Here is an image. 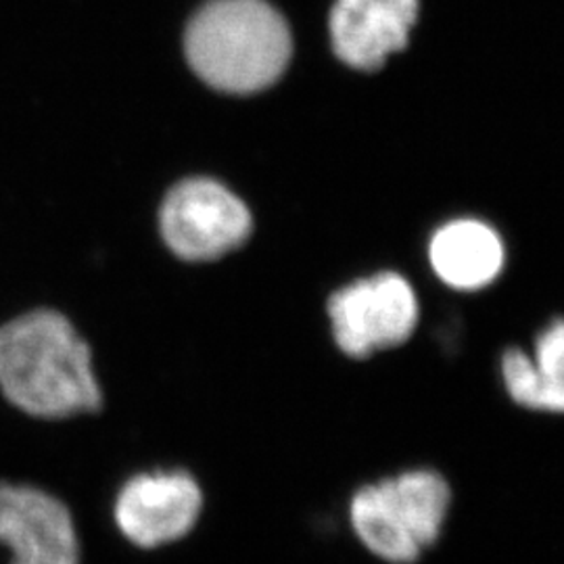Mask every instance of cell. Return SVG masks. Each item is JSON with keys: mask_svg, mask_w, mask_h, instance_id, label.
<instances>
[{"mask_svg": "<svg viewBox=\"0 0 564 564\" xmlns=\"http://www.w3.org/2000/svg\"><path fill=\"white\" fill-rule=\"evenodd\" d=\"M0 389L36 419H69L101 408L90 349L72 323L36 310L0 326Z\"/></svg>", "mask_w": 564, "mask_h": 564, "instance_id": "cell-1", "label": "cell"}, {"mask_svg": "<svg viewBox=\"0 0 564 564\" xmlns=\"http://www.w3.org/2000/svg\"><path fill=\"white\" fill-rule=\"evenodd\" d=\"M184 53L212 88L253 95L284 74L293 39L289 23L265 0H209L186 28Z\"/></svg>", "mask_w": 564, "mask_h": 564, "instance_id": "cell-2", "label": "cell"}, {"mask_svg": "<svg viewBox=\"0 0 564 564\" xmlns=\"http://www.w3.org/2000/svg\"><path fill=\"white\" fill-rule=\"evenodd\" d=\"M454 510L444 473L416 466L362 484L349 496L345 517L351 535L383 564H421L442 544Z\"/></svg>", "mask_w": 564, "mask_h": 564, "instance_id": "cell-3", "label": "cell"}, {"mask_svg": "<svg viewBox=\"0 0 564 564\" xmlns=\"http://www.w3.org/2000/svg\"><path fill=\"white\" fill-rule=\"evenodd\" d=\"M251 226L247 205L209 178L181 182L163 202V239L188 262H207L230 253L249 239Z\"/></svg>", "mask_w": 564, "mask_h": 564, "instance_id": "cell-4", "label": "cell"}, {"mask_svg": "<svg viewBox=\"0 0 564 564\" xmlns=\"http://www.w3.org/2000/svg\"><path fill=\"white\" fill-rule=\"evenodd\" d=\"M203 508L199 481L188 470L172 468L130 477L116 494L111 517L128 544L158 550L188 538Z\"/></svg>", "mask_w": 564, "mask_h": 564, "instance_id": "cell-5", "label": "cell"}, {"mask_svg": "<svg viewBox=\"0 0 564 564\" xmlns=\"http://www.w3.org/2000/svg\"><path fill=\"white\" fill-rule=\"evenodd\" d=\"M335 341L351 358L395 347L419 323L414 289L395 272H381L351 282L328 302Z\"/></svg>", "mask_w": 564, "mask_h": 564, "instance_id": "cell-6", "label": "cell"}, {"mask_svg": "<svg viewBox=\"0 0 564 564\" xmlns=\"http://www.w3.org/2000/svg\"><path fill=\"white\" fill-rule=\"evenodd\" d=\"M0 545L11 564H80V535L69 506L30 484L0 481Z\"/></svg>", "mask_w": 564, "mask_h": 564, "instance_id": "cell-7", "label": "cell"}, {"mask_svg": "<svg viewBox=\"0 0 564 564\" xmlns=\"http://www.w3.org/2000/svg\"><path fill=\"white\" fill-rule=\"evenodd\" d=\"M419 0H335L328 30L339 59L362 72L383 67L410 41Z\"/></svg>", "mask_w": 564, "mask_h": 564, "instance_id": "cell-8", "label": "cell"}, {"mask_svg": "<svg viewBox=\"0 0 564 564\" xmlns=\"http://www.w3.org/2000/svg\"><path fill=\"white\" fill-rule=\"evenodd\" d=\"M429 260L445 284L460 291H477L500 276L505 245L485 223L454 220L433 235Z\"/></svg>", "mask_w": 564, "mask_h": 564, "instance_id": "cell-9", "label": "cell"}, {"mask_svg": "<svg viewBox=\"0 0 564 564\" xmlns=\"http://www.w3.org/2000/svg\"><path fill=\"white\" fill-rule=\"evenodd\" d=\"M508 395L533 412L564 414V321L538 337L533 356L510 349L502 358Z\"/></svg>", "mask_w": 564, "mask_h": 564, "instance_id": "cell-10", "label": "cell"}]
</instances>
